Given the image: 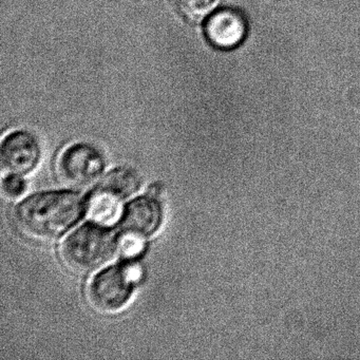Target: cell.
Here are the masks:
<instances>
[{"label":"cell","mask_w":360,"mask_h":360,"mask_svg":"<svg viewBox=\"0 0 360 360\" xmlns=\"http://www.w3.org/2000/svg\"><path fill=\"white\" fill-rule=\"evenodd\" d=\"M83 199L69 191H49L27 198L16 206V229L31 239L50 241L60 237L82 218Z\"/></svg>","instance_id":"obj_1"},{"label":"cell","mask_w":360,"mask_h":360,"mask_svg":"<svg viewBox=\"0 0 360 360\" xmlns=\"http://www.w3.org/2000/svg\"><path fill=\"white\" fill-rule=\"evenodd\" d=\"M117 248L115 236L94 223L71 233L60 245V257L69 271L86 275L108 262Z\"/></svg>","instance_id":"obj_2"},{"label":"cell","mask_w":360,"mask_h":360,"mask_svg":"<svg viewBox=\"0 0 360 360\" xmlns=\"http://www.w3.org/2000/svg\"><path fill=\"white\" fill-rule=\"evenodd\" d=\"M141 277L136 266H112L90 281L87 299L96 311L113 314L121 311L132 294V285Z\"/></svg>","instance_id":"obj_3"},{"label":"cell","mask_w":360,"mask_h":360,"mask_svg":"<svg viewBox=\"0 0 360 360\" xmlns=\"http://www.w3.org/2000/svg\"><path fill=\"white\" fill-rule=\"evenodd\" d=\"M104 160L94 147L73 145L63 153L58 162V179L72 189L89 188L100 179Z\"/></svg>","instance_id":"obj_4"},{"label":"cell","mask_w":360,"mask_h":360,"mask_svg":"<svg viewBox=\"0 0 360 360\" xmlns=\"http://www.w3.org/2000/svg\"><path fill=\"white\" fill-rule=\"evenodd\" d=\"M41 160V147L32 134L13 132L4 141L1 164L8 174L24 176L37 168Z\"/></svg>","instance_id":"obj_5"},{"label":"cell","mask_w":360,"mask_h":360,"mask_svg":"<svg viewBox=\"0 0 360 360\" xmlns=\"http://www.w3.org/2000/svg\"><path fill=\"white\" fill-rule=\"evenodd\" d=\"M205 34L214 47L233 49L245 39L248 22L243 14L226 8L210 16L205 25Z\"/></svg>","instance_id":"obj_6"},{"label":"cell","mask_w":360,"mask_h":360,"mask_svg":"<svg viewBox=\"0 0 360 360\" xmlns=\"http://www.w3.org/2000/svg\"><path fill=\"white\" fill-rule=\"evenodd\" d=\"M162 223V208L153 198L140 197L124 212L121 229L124 235L145 238L153 235Z\"/></svg>","instance_id":"obj_7"},{"label":"cell","mask_w":360,"mask_h":360,"mask_svg":"<svg viewBox=\"0 0 360 360\" xmlns=\"http://www.w3.org/2000/svg\"><path fill=\"white\" fill-rule=\"evenodd\" d=\"M126 199L120 191L101 183L88 200V217L101 226H112L123 217V203Z\"/></svg>","instance_id":"obj_8"},{"label":"cell","mask_w":360,"mask_h":360,"mask_svg":"<svg viewBox=\"0 0 360 360\" xmlns=\"http://www.w3.org/2000/svg\"><path fill=\"white\" fill-rule=\"evenodd\" d=\"M101 183L120 191L127 199L134 195L140 188V181L138 176L127 169L113 170L109 172Z\"/></svg>","instance_id":"obj_9"},{"label":"cell","mask_w":360,"mask_h":360,"mask_svg":"<svg viewBox=\"0 0 360 360\" xmlns=\"http://www.w3.org/2000/svg\"><path fill=\"white\" fill-rule=\"evenodd\" d=\"M179 11L191 22H199L220 5L221 0H174Z\"/></svg>","instance_id":"obj_10"},{"label":"cell","mask_w":360,"mask_h":360,"mask_svg":"<svg viewBox=\"0 0 360 360\" xmlns=\"http://www.w3.org/2000/svg\"><path fill=\"white\" fill-rule=\"evenodd\" d=\"M145 239L136 236L123 235L119 243V250L124 258L129 259L139 256L144 250Z\"/></svg>","instance_id":"obj_11"},{"label":"cell","mask_w":360,"mask_h":360,"mask_svg":"<svg viewBox=\"0 0 360 360\" xmlns=\"http://www.w3.org/2000/svg\"><path fill=\"white\" fill-rule=\"evenodd\" d=\"M3 189L5 195L11 199L20 197L25 193L26 189V183L20 178V176L16 174H9L4 180Z\"/></svg>","instance_id":"obj_12"}]
</instances>
